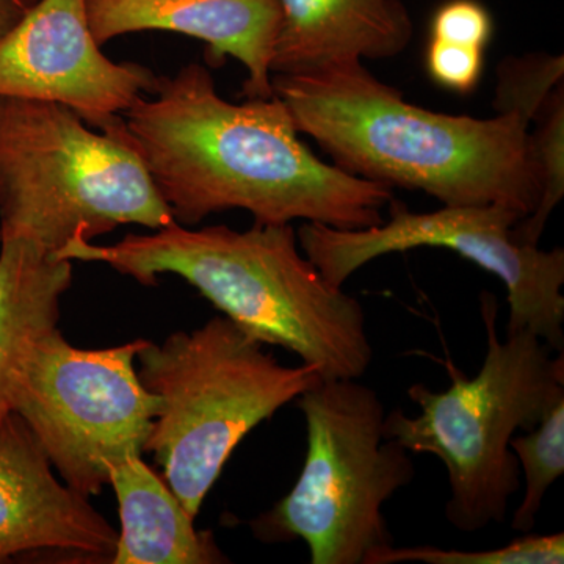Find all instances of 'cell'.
I'll return each mask as SVG.
<instances>
[{
    "instance_id": "cell-9",
    "label": "cell",
    "mask_w": 564,
    "mask_h": 564,
    "mask_svg": "<svg viewBox=\"0 0 564 564\" xmlns=\"http://www.w3.org/2000/svg\"><path fill=\"white\" fill-rule=\"evenodd\" d=\"M389 220L366 229H336L304 223L300 248L337 288H344L366 263L413 248H447L499 278L507 288V334L529 329L552 350H564V250H541L516 239L522 220L503 206H444L411 212L389 204Z\"/></svg>"
},
{
    "instance_id": "cell-13",
    "label": "cell",
    "mask_w": 564,
    "mask_h": 564,
    "mask_svg": "<svg viewBox=\"0 0 564 564\" xmlns=\"http://www.w3.org/2000/svg\"><path fill=\"white\" fill-rule=\"evenodd\" d=\"M274 74L314 70L402 54L413 21L402 0H280Z\"/></svg>"
},
{
    "instance_id": "cell-17",
    "label": "cell",
    "mask_w": 564,
    "mask_h": 564,
    "mask_svg": "<svg viewBox=\"0 0 564 564\" xmlns=\"http://www.w3.org/2000/svg\"><path fill=\"white\" fill-rule=\"evenodd\" d=\"M510 447L525 478L524 499L514 510L511 529L529 533L536 525L545 494L564 474V399L534 429L511 437Z\"/></svg>"
},
{
    "instance_id": "cell-1",
    "label": "cell",
    "mask_w": 564,
    "mask_h": 564,
    "mask_svg": "<svg viewBox=\"0 0 564 564\" xmlns=\"http://www.w3.org/2000/svg\"><path fill=\"white\" fill-rule=\"evenodd\" d=\"M121 133L184 226L243 209L259 225L366 229L381 225L395 199L389 185L318 159L276 95L226 101L199 63L158 77L151 95L121 115Z\"/></svg>"
},
{
    "instance_id": "cell-18",
    "label": "cell",
    "mask_w": 564,
    "mask_h": 564,
    "mask_svg": "<svg viewBox=\"0 0 564 564\" xmlns=\"http://www.w3.org/2000/svg\"><path fill=\"white\" fill-rule=\"evenodd\" d=\"M562 564L564 533H525L502 547L488 551H456L437 545H386L366 564Z\"/></svg>"
},
{
    "instance_id": "cell-16",
    "label": "cell",
    "mask_w": 564,
    "mask_h": 564,
    "mask_svg": "<svg viewBox=\"0 0 564 564\" xmlns=\"http://www.w3.org/2000/svg\"><path fill=\"white\" fill-rule=\"evenodd\" d=\"M530 132V151L538 184L540 203L532 215L516 223L513 232L522 243L538 245L545 223L564 196V90L556 85L534 117Z\"/></svg>"
},
{
    "instance_id": "cell-12",
    "label": "cell",
    "mask_w": 564,
    "mask_h": 564,
    "mask_svg": "<svg viewBox=\"0 0 564 564\" xmlns=\"http://www.w3.org/2000/svg\"><path fill=\"white\" fill-rule=\"evenodd\" d=\"M98 44L128 33H182L207 44L214 63L236 58L248 70L247 99L274 96L272 61L281 25L280 0H87Z\"/></svg>"
},
{
    "instance_id": "cell-5",
    "label": "cell",
    "mask_w": 564,
    "mask_h": 564,
    "mask_svg": "<svg viewBox=\"0 0 564 564\" xmlns=\"http://www.w3.org/2000/svg\"><path fill=\"white\" fill-rule=\"evenodd\" d=\"M135 367L159 402L144 452L193 518L243 437L321 378L310 364L284 366L226 315L141 339Z\"/></svg>"
},
{
    "instance_id": "cell-4",
    "label": "cell",
    "mask_w": 564,
    "mask_h": 564,
    "mask_svg": "<svg viewBox=\"0 0 564 564\" xmlns=\"http://www.w3.org/2000/svg\"><path fill=\"white\" fill-rule=\"evenodd\" d=\"M486 329L485 361L474 378L447 359L451 388L436 392L425 384L408 388L419 415L400 408L386 413V440L411 454H430L444 464L451 484L445 518L463 533L503 524L510 500L521 488V467L511 437L529 432L564 399V356L529 329L497 334L496 296L481 292Z\"/></svg>"
},
{
    "instance_id": "cell-11",
    "label": "cell",
    "mask_w": 564,
    "mask_h": 564,
    "mask_svg": "<svg viewBox=\"0 0 564 564\" xmlns=\"http://www.w3.org/2000/svg\"><path fill=\"white\" fill-rule=\"evenodd\" d=\"M118 533L106 518L55 478L20 415L0 421V563L24 554H63L110 563Z\"/></svg>"
},
{
    "instance_id": "cell-14",
    "label": "cell",
    "mask_w": 564,
    "mask_h": 564,
    "mask_svg": "<svg viewBox=\"0 0 564 564\" xmlns=\"http://www.w3.org/2000/svg\"><path fill=\"white\" fill-rule=\"evenodd\" d=\"M109 486L117 494L121 518L111 564L229 562L214 534L195 529V518L139 452L110 464Z\"/></svg>"
},
{
    "instance_id": "cell-6",
    "label": "cell",
    "mask_w": 564,
    "mask_h": 564,
    "mask_svg": "<svg viewBox=\"0 0 564 564\" xmlns=\"http://www.w3.org/2000/svg\"><path fill=\"white\" fill-rule=\"evenodd\" d=\"M172 221L121 118L95 131L68 107L0 96V240L57 254L122 225L155 231Z\"/></svg>"
},
{
    "instance_id": "cell-8",
    "label": "cell",
    "mask_w": 564,
    "mask_h": 564,
    "mask_svg": "<svg viewBox=\"0 0 564 564\" xmlns=\"http://www.w3.org/2000/svg\"><path fill=\"white\" fill-rule=\"evenodd\" d=\"M141 339L84 350L47 329L11 370L7 403L31 429L52 467L90 499L109 485V467L139 452L150 436L158 397L137 373Z\"/></svg>"
},
{
    "instance_id": "cell-3",
    "label": "cell",
    "mask_w": 564,
    "mask_h": 564,
    "mask_svg": "<svg viewBox=\"0 0 564 564\" xmlns=\"http://www.w3.org/2000/svg\"><path fill=\"white\" fill-rule=\"evenodd\" d=\"M57 256L106 263L141 285L177 274L245 333L299 356L322 380L362 378L372 366L361 302L323 276L292 225L254 223L239 231L174 220L113 245L73 239Z\"/></svg>"
},
{
    "instance_id": "cell-22",
    "label": "cell",
    "mask_w": 564,
    "mask_h": 564,
    "mask_svg": "<svg viewBox=\"0 0 564 564\" xmlns=\"http://www.w3.org/2000/svg\"><path fill=\"white\" fill-rule=\"evenodd\" d=\"M28 7L20 0H0V40L7 35L21 20Z\"/></svg>"
},
{
    "instance_id": "cell-15",
    "label": "cell",
    "mask_w": 564,
    "mask_h": 564,
    "mask_svg": "<svg viewBox=\"0 0 564 564\" xmlns=\"http://www.w3.org/2000/svg\"><path fill=\"white\" fill-rule=\"evenodd\" d=\"M73 282V261L25 239L0 240V421L10 413L7 389L22 350L55 328Z\"/></svg>"
},
{
    "instance_id": "cell-19",
    "label": "cell",
    "mask_w": 564,
    "mask_h": 564,
    "mask_svg": "<svg viewBox=\"0 0 564 564\" xmlns=\"http://www.w3.org/2000/svg\"><path fill=\"white\" fill-rule=\"evenodd\" d=\"M563 55L533 54L522 58H507L500 65L494 109L521 111L534 120L545 98L562 84Z\"/></svg>"
},
{
    "instance_id": "cell-10",
    "label": "cell",
    "mask_w": 564,
    "mask_h": 564,
    "mask_svg": "<svg viewBox=\"0 0 564 564\" xmlns=\"http://www.w3.org/2000/svg\"><path fill=\"white\" fill-rule=\"evenodd\" d=\"M101 47L87 0H36L0 40V96L68 107L104 131L151 95L158 76L110 61Z\"/></svg>"
},
{
    "instance_id": "cell-7",
    "label": "cell",
    "mask_w": 564,
    "mask_h": 564,
    "mask_svg": "<svg viewBox=\"0 0 564 564\" xmlns=\"http://www.w3.org/2000/svg\"><path fill=\"white\" fill-rule=\"evenodd\" d=\"M307 451L291 492L250 522L263 543L302 540L311 564H366L393 544L383 508L415 477L411 452L386 440V408L359 378L317 381L296 399Z\"/></svg>"
},
{
    "instance_id": "cell-20",
    "label": "cell",
    "mask_w": 564,
    "mask_h": 564,
    "mask_svg": "<svg viewBox=\"0 0 564 564\" xmlns=\"http://www.w3.org/2000/svg\"><path fill=\"white\" fill-rule=\"evenodd\" d=\"M426 70L437 85L447 90L470 93L480 82L485 50L430 39L425 55Z\"/></svg>"
},
{
    "instance_id": "cell-2",
    "label": "cell",
    "mask_w": 564,
    "mask_h": 564,
    "mask_svg": "<svg viewBox=\"0 0 564 564\" xmlns=\"http://www.w3.org/2000/svg\"><path fill=\"white\" fill-rule=\"evenodd\" d=\"M273 91L306 133L352 176L433 196L443 206H503L522 218L540 203L532 120L448 115L404 101L362 62L274 74Z\"/></svg>"
},
{
    "instance_id": "cell-23",
    "label": "cell",
    "mask_w": 564,
    "mask_h": 564,
    "mask_svg": "<svg viewBox=\"0 0 564 564\" xmlns=\"http://www.w3.org/2000/svg\"><path fill=\"white\" fill-rule=\"evenodd\" d=\"M20 2L22 3V6L28 7L29 9V7L33 6V3L36 2V0H20Z\"/></svg>"
},
{
    "instance_id": "cell-21",
    "label": "cell",
    "mask_w": 564,
    "mask_h": 564,
    "mask_svg": "<svg viewBox=\"0 0 564 564\" xmlns=\"http://www.w3.org/2000/svg\"><path fill=\"white\" fill-rule=\"evenodd\" d=\"M491 13L478 0H448L433 14L430 39L486 50L491 41Z\"/></svg>"
}]
</instances>
